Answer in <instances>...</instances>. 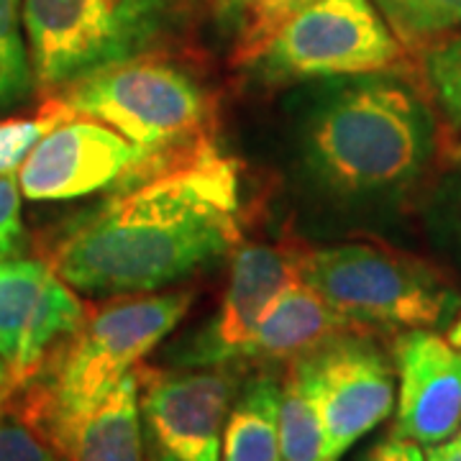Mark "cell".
<instances>
[{
	"label": "cell",
	"mask_w": 461,
	"mask_h": 461,
	"mask_svg": "<svg viewBox=\"0 0 461 461\" xmlns=\"http://www.w3.org/2000/svg\"><path fill=\"white\" fill-rule=\"evenodd\" d=\"M239 172L215 144L69 218L47 264L85 295L154 293L239 241Z\"/></svg>",
	"instance_id": "6da1fadb"
},
{
	"label": "cell",
	"mask_w": 461,
	"mask_h": 461,
	"mask_svg": "<svg viewBox=\"0 0 461 461\" xmlns=\"http://www.w3.org/2000/svg\"><path fill=\"white\" fill-rule=\"evenodd\" d=\"M305 180L341 208L405 195L436 151V118L412 85L387 72L313 85L295 118Z\"/></svg>",
	"instance_id": "7a4b0ae2"
},
{
	"label": "cell",
	"mask_w": 461,
	"mask_h": 461,
	"mask_svg": "<svg viewBox=\"0 0 461 461\" xmlns=\"http://www.w3.org/2000/svg\"><path fill=\"white\" fill-rule=\"evenodd\" d=\"M193 305V293L123 295L85 315L80 329L54 348L47 382L32 405L33 426L50 441L69 420L95 408Z\"/></svg>",
	"instance_id": "3957f363"
},
{
	"label": "cell",
	"mask_w": 461,
	"mask_h": 461,
	"mask_svg": "<svg viewBox=\"0 0 461 461\" xmlns=\"http://www.w3.org/2000/svg\"><path fill=\"white\" fill-rule=\"evenodd\" d=\"M303 277L359 330H436L461 305L441 269L369 241L308 249Z\"/></svg>",
	"instance_id": "277c9868"
},
{
	"label": "cell",
	"mask_w": 461,
	"mask_h": 461,
	"mask_svg": "<svg viewBox=\"0 0 461 461\" xmlns=\"http://www.w3.org/2000/svg\"><path fill=\"white\" fill-rule=\"evenodd\" d=\"M67 118H93L136 147L177 157L211 144V103L180 67L136 57L50 95Z\"/></svg>",
	"instance_id": "5b68a950"
},
{
	"label": "cell",
	"mask_w": 461,
	"mask_h": 461,
	"mask_svg": "<svg viewBox=\"0 0 461 461\" xmlns=\"http://www.w3.org/2000/svg\"><path fill=\"white\" fill-rule=\"evenodd\" d=\"M167 21L169 0H23L36 87L57 95L87 75L144 57Z\"/></svg>",
	"instance_id": "8992f818"
},
{
	"label": "cell",
	"mask_w": 461,
	"mask_h": 461,
	"mask_svg": "<svg viewBox=\"0 0 461 461\" xmlns=\"http://www.w3.org/2000/svg\"><path fill=\"white\" fill-rule=\"evenodd\" d=\"M402 44L372 0H313L287 18L247 69L264 85L387 72Z\"/></svg>",
	"instance_id": "52a82bcc"
},
{
	"label": "cell",
	"mask_w": 461,
	"mask_h": 461,
	"mask_svg": "<svg viewBox=\"0 0 461 461\" xmlns=\"http://www.w3.org/2000/svg\"><path fill=\"white\" fill-rule=\"evenodd\" d=\"M187 154H154L93 118H67L41 136L16 177L23 198L29 200L111 195L172 167Z\"/></svg>",
	"instance_id": "ba28073f"
},
{
	"label": "cell",
	"mask_w": 461,
	"mask_h": 461,
	"mask_svg": "<svg viewBox=\"0 0 461 461\" xmlns=\"http://www.w3.org/2000/svg\"><path fill=\"white\" fill-rule=\"evenodd\" d=\"M141 423L154 461H221L223 429L239 393L229 364L180 372L136 369Z\"/></svg>",
	"instance_id": "9c48e42d"
},
{
	"label": "cell",
	"mask_w": 461,
	"mask_h": 461,
	"mask_svg": "<svg viewBox=\"0 0 461 461\" xmlns=\"http://www.w3.org/2000/svg\"><path fill=\"white\" fill-rule=\"evenodd\" d=\"M326 426L330 461H339L395 408V366L362 330H348L305 354Z\"/></svg>",
	"instance_id": "30bf717a"
},
{
	"label": "cell",
	"mask_w": 461,
	"mask_h": 461,
	"mask_svg": "<svg viewBox=\"0 0 461 461\" xmlns=\"http://www.w3.org/2000/svg\"><path fill=\"white\" fill-rule=\"evenodd\" d=\"M308 249L293 241L247 244L236 249L226 295L213 321L175 354L182 366H218L241 359L251 333L262 323L275 300L303 277Z\"/></svg>",
	"instance_id": "8fae6325"
},
{
	"label": "cell",
	"mask_w": 461,
	"mask_h": 461,
	"mask_svg": "<svg viewBox=\"0 0 461 461\" xmlns=\"http://www.w3.org/2000/svg\"><path fill=\"white\" fill-rule=\"evenodd\" d=\"M83 321L85 305L50 264L0 257V359L16 382L36 375Z\"/></svg>",
	"instance_id": "7c38bea8"
},
{
	"label": "cell",
	"mask_w": 461,
	"mask_h": 461,
	"mask_svg": "<svg viewBox=\"0 0 461 461\" xmlns=\"http://www.w3.org/2000/svg\"><path fill=\"white\" fill-rule=\"evenodd\" d=\"M400 438L429 448L461 429V348L433 329L402 330L395 348Z\"/></svg>",
	"instance_id": "4fadbf2b"
},
{
	"label": "cell",
	"mask_w": 461,
	"mask_h": 461,
	"mask_svg": "<svg viewBox=\"0 0 461 461\" xmlns=\"http://www.w3.org/2000/svg\"><path fill=\"white\" fill-rule=\"evenodd\" d=\"M348 330L359 329L300 277L267 311L239 362H293Z\"/></svg>",
	"instance_id": "5bb4252c"
},
{
	"label": "cell",
	"mask_w": 461,
	"mask_h": 461,
	"mask_svg": "<svg viewBox=\"0 0 461 461\" xmlns=\"http://www.w3.org/2000/svg\"><path fill=\"white\" fill-rule=\"evenodd\" d=\"M50 446L67 461H144L139 375H126L95 408L57 430Z\"/></svg>",
	"instance_id": "9a60e30c"
},
{
	"label": "cell",
	"mask_w": 461,
	"mask_h": 461,
	"mask_svg": "<svg viewBox=\"0 0 461 461\" xmlns=\"http://www.w3.org/2000/svg\"><path fill=\"white\" fill-rule=\"evenodd\" d=\"M221 461H280V379L257 375L236 393Z\"/></svg>",
	"instance_id": "2e32d148"
},
{
	"label": "cell",
	"mask_w": 461,
	"mask_h": 461,
	"mask_svg": "<svg viewBox=\"0 0 461 461\" xmlns=\"http://www.w3.org/2000/svg\"><path fill=\"white\" fill-rule=\"evenodd\" d=\"M280 461H330L308 357L287 362L280 382Z\"/></svg>",
	"instance_id": "e0dca14e"
},
{
	"label": "cell",
	"mask_w": 461,
	"mask_h": 461,
	"mask_svg": "<svg viewBox=\"0 0 461 461\" xmlns=\"http://www.w3.org/2000/svg\"><path fill=\"white\" fill-rule=\"evenodd\" d=\"M408 50L426 51L461 32V0H372Z\"/></svg>",
	"instance_id": "ac0fdd59"
},
{
	"label": "cell",
	"mask_w": 461,
	"mask_h": 461,
	"mask_svg": "<svg viewBox=\"0 0 461 461\" xmlns=\"http://www.w3.org/2000/svg\"><path fill=\"white\" fill-rule=\"evenodd\" d=\"M36 90L23 32V0H0V113L32 98Z\"/></svg>",
	"instance_id": "d6986e66"
},
{
	"label": "cell",
	"mask_w": 461,
	"mask_h": 461,
	"mask_svg": "<svg viewBox=\"0 0 461 461\" xmlns=\"http://www.w3.org/2000/svg\"><path fill=\"white\" fill-rule=\"evenodd\" d=\"M311 3L313 0H239L230 18L236 23V65L247 67L282 23Z\"/></svg>",
	"instance_id": "ffe728a7"
},
{
	"label": "cell",
	"mask_w": 461,
	"mask_h": 461,
	"mask_svg": "<svg viewBox=\"0 0 461 461\" xmlns=\"http://www.w3.org/2000/svg\"><path fill=\"white\" fill-rule=\"evenodd\" d=\"M423 75L441 115L461 131V32L423 51Z\"/></svg>",
	"instance_id": "44dd1931"
},
{
	"label": "cell",
	"mask_w": 461,
	"mask_h": 461,
	"mask_svg": "<svg viewBox=\"0 0 461 461\" xmlns=\"http://www.w3.org/2000/svg\"><path fill=\"white\" fill-rule=\"evenodd\" d=\"M62 121L67 115L51 100L33 118H0V175H16L41 136Z\"/></svg>",
	"instance_id": "7402d4cb"
},
{
	"label": "cell",
	"mask_w": 461,
	"mask_h": 461,
	"mask_svg": "<svg viewBox=\"0 0 461 461\" xmlns=\"http://www.w3.org/2000/svg\"><path fill=\"white\" fill-rule=\"evenodd\" d=\"M0 461H59L39 433L18 418H0Z\"/></svg>",
	"instance_id": "603a6c76"
},
{
	"label": "cell",
	"mask_w": 461,
	"mask_h": 461,
	"mask_svg": "<svg viewBox=\"0 0 461 461\" xmlns=\"http://www.w3.org/2000/svg\"><path fill=\"white\" fill-rule=\"evenodd\" d=\"M21 187L16 175H0V257H18L23 247V215Z\"/></svg>",
	"instance_id": "cb8c5ba5"
},
{
	"label": "cell",
	"mask_w": 461,
	"mask_h": 461,
	"mask_svg": "<svg viewBox=\"0 0 461 461\" xmlns=\"http://www.w3.org/2000/svg\"><path fill=\"white\" fill-rule=\"evenodd\" d=\"M359 461H426V451L415 441L390 433V436L379 438L377 444L369 446L359 456Z\"/></svg>",
	"instance_id": "d4e9b609"
},
{
	"label": "cell",
	"mask_w": 461,
	"mask_h": 461,
	"mask_svg": "<svg viewBox=\"0 0 461 461\" xmlns=\"http://www.w3.org/2000/svg\"><path fill=\"white\" fill-rule=\"evenodd\" d=\"M441 218H444L448 233H454L461 241V162L454 169L444 187V203H441Z\"/></svg>",
	"instance_id": "484cf974"
},
{
	"label": "cell",
	"mask_w": 461,
	"mask_h": 461,
	"mask_svg": "<svg viewBox=\"0 0 461 461\" xmlns=\"http://www.w3.org/2000/svg\"><path fill=\"white\" fill-rule=\"evenodd\" d=\"M426 461H461V429L441 444L429 446Z\"/></svg>",
	"instance_id": "4316f807"
},
{
	"label": "cell",
	"mask_w": 461,
	"mask_h": 461,
	"mask_svg": "<svg viewBox=\"0 0 461 461\" xmlns=\"http://www.w3.org/2000/svg\"><path fill=\"white\" fill-rule=\"evenodd\" d=\"M14 387H16V375L11 372L8 364L0 359V402L14 393Z\"/></svg>",
	"instance_id": "83f0119b"
},
{
	"label": "cell",
	"mask_w": 461,
	"mask_h": 461,
	"mask_svg": "<svg viewBox=\"0 0 461 461\" xmlns=\"http://www.w3.org/2000/svg\"><path fill=\"white\" fill-rule=\"evenodd\" d=\"M215 5H218V11H221V16L223 18H233L236 14V8H239V0H215Z\"/></svg>",
	"instance_id": "f1b7e54d"
},
{
	"label": "cell",
	"mask_w": 461,
	"mask_h": 461,
	"mask_svg": "<svg viewBox=\"0 0 461 461\" xmlns=\"http://www.w3.org/2000/svg\"><path fill=\"white\" fill-rule=\"evenodd\" d=\"M448 341L461 348V313H459V318H456V321L448 326Z\"/></svg>",
	"instance_id": "f546056e"
}]
</instances>
